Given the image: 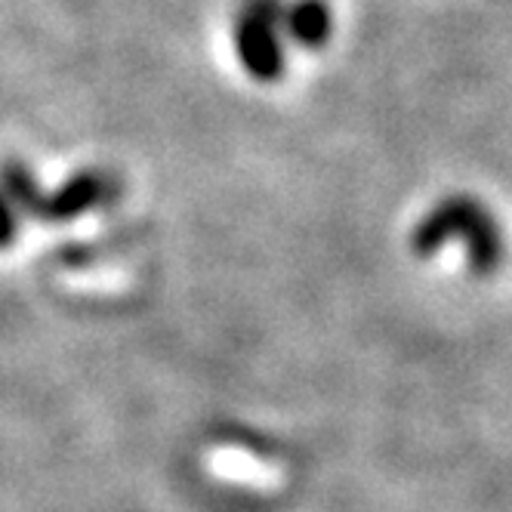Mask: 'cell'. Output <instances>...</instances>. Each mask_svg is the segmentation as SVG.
<instances>
[{"instance_id":"cell-1","label":"cell","mask_w":512,"mask_h":512,"mask_svg":"<svg viewBox=\"0 0 512 512\" xmlns=\"http://www.w3.org/2000/svg\"><path fill=\"white\" fill-rule=\"evenodd\" d=\"M460 241L466 250V266L472 275L488 278L500 269L506 241L503 229L485 201L472 195H448L438 201L411 232V250L417 256H435L445 244Z\"/></svg>"},{"instance_id":"cell-2","label":"cell","mask_w":512,"mask_h":512,"mask_svg":"<svg viewBox=\"0 0 512 512\" xmlns=\"http://www.w3.org/2000/svg\"><path fill=\"white\" fill-rule=\"evenodd\" d=\"M278 19H281V10L275 0H260L241 25V56L253 75L263 81H272L281 75L284 56H281V41L275 31Z\"/></svg>"},{"instance_id":"cell-3","label":"cell","mask_w":512,"mask_h":512,"mask_svg":"<svg viewBox=\"0 0 512 512\" xmlns=\"http://www.w3.org/2000/svg\"><path fill=\"white\" fill-rule=\"evenodd\" d=\"M281 19L287 22V31L294 34V41L303 47H321L331 38V10L321 0H300Z\"/></svg>"}]
</instances>
